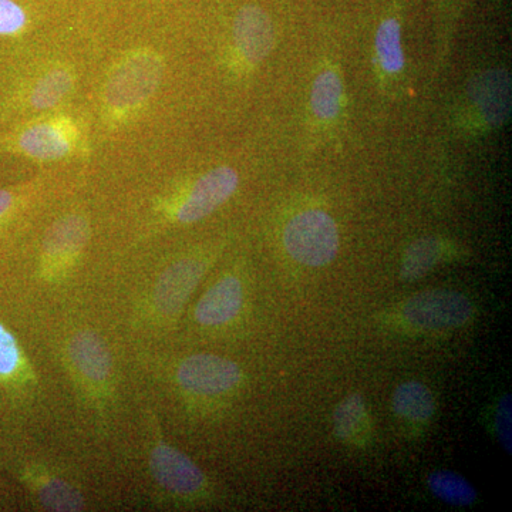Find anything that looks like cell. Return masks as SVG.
<instances>
[{
  "label": "cell",
  "instance_id": "obj_1",
  "mask_svg": "<svg viewBox=\"0 0 512 512\" xmlns=\"http://www.w3.org/2000/svg\"><path fill=\"white\" fill-rule=\"evenodd\" d=\"M148 468L158 491L180 503L207 493V477L187 454L165 440L154 414L148 416Z\"/></svg>",
  "mask_w": 512,
  "mask_h": 512
},
{
  "label": "cell",
  "instance_id": "obj_2",
  "mask_svg": "<svg viewBox=\"0 0 512 512\" xmlns=\"http://www.w3.org/2000/svg\"><path fill=\"white\" fill-rule=\"evenodd\" d=\"M64 359L87 399L106 406L114 390L113 360L107 343L92 330H77L64 343Z\"/></svg>",
  "mask_w": 512,
  "mask_h": 512
},
{
  "label": "cell",
  "instance_id": "obj_3",
  "mask_svg": "<svg viewBox=\"0 0 512 512\" xmlns=\"http://www.w3.org/2000/svg\"><path fill=\"white\" fill-rule=\"evenodd\" d=\"M208 266L210 258L200 255L184 256L168 265L144 299L146 318L153 325L173 323L200 285Z\"/></svg>",
  "mask_w": 512,
  "mask_h": 512
},
{
  "label": "cell",
  "instance_id": "obj_4",
  "mask_svg": "<svg viewBox=\"0 0 512 512\" xmlns=\"http://www.w3.org/2000/svg\"><path fill=\"white\" fill-rule=\"evenodd\" d=\"M170 375L184 396L195 399H220L244 382V373L234 360L211 353L183 357L171 367Z\"/></svg>",
  "mask_w": 512,
  "mask_h": 512
},
{
  "label": "cell",
  "instance_id": "obj_5",
  "mask_svg": "<svg viewBox=\"0 0 512 512\" xmlns=\"http://www.w3.org/2000/svg\"><path fill=\"white\" fill-rule=\"evenodd\" d=\"M284 244L296 262L320 268L338 256V224L328 212L322 210L299 212L286 224Z\"/></svg>",
  "mask_w": 512,
  "mask_h": 512
},
{
  "label": "cell",
  "instance_id": "obj_6",
  "mask_svg": "<svg viewBox=\"0 0 512 512\" xmlns=\"http://www.w3.org/2000/svg\"><path fill=\"white\" fill-rule=\"evenodd\" d=\"M163 74L160 57L136 53L127 57L110 76L106 87L107 106L116 113H127L150 99Z\"/></svg>",
  "mask_w": 512,
  "mask_h": 512
},
{
  "label": "cell",
  "instance_id": "obj_7",
  "mask_svg": "<svg viewBox=\"0 0 512 512\" xmlns=\"http://www.w3.org/2000/svg\"><path fill=\"white\" fill-rule=\"evenodd\" d=\"M239 177L231 167H218L198 178L191 188L167 208L175 224H194L217 211L237 191Z\"/></svg>",
  "mask_w": 512,
  "mask_h": 512
},
{
  "label": "cell",
  "instance_id": "obj_8",
  "mask_svg": "<svg viewBox=\"0 0 512 512\" xmlns=\"http://www.w3.org/2000/svg\"><path fill=\"white\" fill-rule=\"evenodd\" d=\"M90 225L83 215L69 214L57 220L43 239L40 276L47 282L64 278L83 254Z\"/></svg>",
  "mask_w": 512,
  "mask_h": 512
},
{
  "label": "cell",
  "instance_id": "obj_9",
  "mask_svg": "<svg viewBox=\"0 0 512 512\" xmlns=\"http://www.w3.org/2000/svg\"><path fill=\"white\" fill-rule=\"evenodd\" d=\"M403 316L417 329H454L471 319L473 305L463 293L434 289L412 296L404 303Z\"/></svg>",
  "mask_w": 512,
  "mask_h": 512
},
{
  "label": "cell",
  "instance_id": "obj_10",
  "mask_svg": "<svg viewBox=\"0 0 512 512\" xmlns=\"http://www.w3.org/2000/svg\"><path fill=\"white\" fill-rule=\"evenodd\" d=\"M20 480L43 510L77 512L86 508L82 491L47 466L28 464L20 470Z\"/></svg>",
  "mask_w": 512,
  "mask_h": 512
},
{
  "label": "cell",
  "instance_id": "obj_11",
  "mask_svg": "<svg viewBox=\"0 0 512 512\" xmlns=\"http://www.w3.org/2000/svg\"><path fill=\"white\" fill-rule=\"evenodd\" d=\"M245 291L237 275H224L201 296L194 308V320L202 328H222L241 315Z\"/></svg>",
  "mask_w": 512,
  "mask_h": 512
},
{
  "label": "cell",
  "instance_id": "obj_12",
  "mask_svg": "<svg viewBox=\"0 0 512 512\" xmlns=\"http://www.w3.org/2000/svg\"><path fill=\"white\" fill-rule=\"evenodd\" d=\"M16 150L37 160H59L72 153L76 130L70 121H39L23 128L13 140Z\"/></svg>",
  "mask_w": 512,
  "mask_h": 512
},
{
  "label": "cell",
  "instance_id": "obj_13",
  "mask_svg": "<svg viewBox=\"0 0 512 512\" xmlns=\"http://www.w3.org/2000/svg\"><path fill=\"white\" fill-rule=\"evenodd\" d=\"M468 94L490 126L501 127L510 120L511 77L505 70H487L477 74L468 84Z\"/></svg>",
  "mask_w": 512,
  "mask_h": 512
},
{
  "label": "cell",
  "instance_id": "obj_14",
  "mask_svg": "<svg viewBox=\"0 0 512 512\" xmlns=\"http://www.w3.org/2000/svg\"><path fill=\"white\" fill-rule=\"evenodd\" d=\"M234 40L247 62L261 63L274 49V25L268 13L258 6L239 10L234 22Z\"/></svg>",
  "mask_w": 512,
  "mask_h": 512
},
{
  "label": "cell",
  "instance_id": "obj_15",
  "mask_svg": "<svg viewBox=\"0 0 512 512\" xmlns=\"http://www.w3.org/2000/svg\"><path fill=\"white\" fill-rule=\"evenodd\" d=\"M0 382L15 387H29L36 382L22 346L3 323H0Z\"/></svg>",
  "mask_w": 512,
  "mask_h": 512
},
{
  "label": "cell",
  "instance_id": "obj_16",
  "mask_svg": "<svg viewBox=\"0 0 512 512\" xmlns=\"http://www.w3.org/2000/svg\"><path fill=\"white\" fill-rule=\"evenodd\" d=\"M393 412L413 423H426L436 413V399L429 387L420 382H404L394 390Z\"/></svg>",
  "mask_w": 512,
  "mask_h": 512
},
{
  "label": "cell",
  "instance_id": "obj_17",
  "mask_svg": "<svg viewBox=\"0 0 512 512\" xmlns=\"http://www.w3.org/2000/svg\"><path fill=\"white\" fill-rule=\"evenodd\" d=\"M369 430V416L362 394L353 393L343 399L333 414V431L340 441L359 443Z\"/></svg>",
  "mask_w": 512,
  "mask_h": 512
},
{
  "label": "cell",
  "instance_id": "obj_18",
  "mask_svg": "<svg viewBox=\"0 0 512 512\" xmlns=\"http://www.w3.org/2000/svg\"><path fill=\"white\" fill-rule=\"evenodd\" d=\"M441 252L443 248L439 239L434 237L417 239L404 252L400 278L406 282L420 281L439 264Z\"/></svg>",
  "mask_w": 512,
  "mask_h": 512
},
{
  "label": "cell",
  "instance_id": "obj_19",
  "mask_svg": "<svg viewBox=\"0 0 512 512\" xmlns=\"http://www.w3.org/2000/svg\"><path fill=\"white\" fill-rule=\"evenodd\" d=\"M427 484L431 493L453 507H470L476 503L477 491L473 485L453 471H434L427 478Z\"/></svg>",
  "mask_w": 512,
  "mask_h": 512
},
{
  "label": "cell",
  "instance_id": "obj_20",
  "mask_svg": "<svg viewBox=\"0 0 512 512\" xmlns=\"http://www.w3.org/2000/svg\"><path fill=\"white\" fill-rule=\"evenodd\" d=\"M342 101V82L338 73L326 70L316 77L312 86L311 106L316 117L322 120L335 119Z\"/></svg>",
  "mask_w": 512,
  "mask_h": 512
},
{
  "label": "cell",
  "instance_id": "obj_21",
  "mask_svg": "<svg viewBox=\"0 0 512 512\" xmlns=\"http://www.w3.org/2000/svg\"><path fill=\"white\" fill-rule=\"evenodd\" d=\"M72 87L73 76L69 70H52L33 87L30 93V104L36 110L52 109L70 93Z\"/></svg>",
  "mask_w": 512,
  "mask_h": 512
},
{
  "label": "cell",
  "instance_id": "obj_22",
  "mask_svg": "<svg viewBox=\"0 0 512 512\" xmlns=\"http://www.w3.org/2000/svg\"><path fill=\"white\" fill-rule=\"evenodd\" d=\"M376 50L387 73H399L403 69L402 30L396 19L384 20L377 29Z\"/></svg>",
  "mask_w": 512,
  "mask_h": 512
},
{
  "label": "cell",
  "instance_id": "obj_23",
  "mask_svg": "<svg viewBox=\"0 0 512 512\" xmlns=\"http://www.w3.org/2000/svg\"><path fill=\"white\" fill-rule=\"evenodd\" d=\"M28 25V15L15 0H0V36H15Z\"/></svg>",
  "mask_w": 512,
  "mask_h": 512
},
{
  "label": "cell",
  "instance_id": "obj_24",
  "mask_svg": "<svg viewBox=\"0 0 512 512\" xmlns=\"http://www.w3.org/2000/svg\"><path fill=\"white\" fill-rule=\"evenodd\" d=\"M511 394H504L501 397L500 403L497 407V416H495V430H497L498 440L503 444L505 451L511 454L512 450V434H511V419H512V402Z\"/></svg>",
  "mask_w": 512,
  "mask_h": 512
},
{
  "label": "cell",
  "instance_id": "obj_25",
  "mask_svg": "<svg viewBox=\"0 0 512 512\" xmlns=\"http://www.w3.org/2000/svg\"><path fill=\"white\" fill-rule=\"evenodd\" d=\"M18 202V194L15 191L0 190V221L8 217Z\"/></svg>",
  "mask_w": 512,
  "mask_h": 512
}]
</instances>
